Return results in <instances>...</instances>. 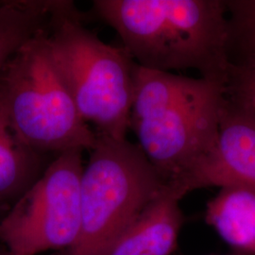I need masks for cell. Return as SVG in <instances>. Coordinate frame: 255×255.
<instances>
[{
    "instance_id": "3957f363",
    "label": "cell",
    "mask_w": 255,
    "mask_h": 255,
    "mask_svg": "<svg viewBox=\"0 0 255 255\" xmlns=\"http://www.w3.org/2000/svg\"><path fill=\"white\" fill-rule=\"evenodd\" d=\"M72 1H64L46 29L56 68L85 123L98 134L126 139L136 63L127 50L110 46L83 26Z\"/></svg>"
},
{
    "instance_id": "9c48e42d",
    "label": "cell",
    "mask_w": 255,
    "mask_h": 255,
    "mask_svg": "<svg viewBox=\"0 0 255 255\" xmlns=\"http://www.w3.org/2000/svg\"><path fill=\"white\" fill-rule=\"evenodd\" d=\"M205 221L236 254L255 255V192L224 185L206 205Z\"/></svg>"
},
{
    "instance_id": "ba28073f",
    "label": "cell",
    "mask_w": 255,
    "mask_h": 255,
    "mask_svg": "<svg viewBox=\"0 0 255 255\" xmlns=\"http://www.w3.org/2000/svg\"><path fill=\"white\" fill-rule=\"evenodd\" d=\"M182 200L165 187L102 255H173L184 222Z\"/></svg>"
},
{
    "instance_id": "277c9868",
    "label": "cell",
    "mask_w": 255,
    "mask_h": 255,
    "mask_svg": "<svg viewBox=\"0 0 255 255\" xmlns=\"http://www.w3.org/2000/svg\"><path fill=\"white\" fill-rule=\"evenodd\" d=\"M47 27L21 46L0 72L4 108L15 133L39 153L91 150L97 133L82 120L50 57Z\"/></svg>"
},
{
    "instance_id": "5bb4252c",
    "label": "cell",
    "mask_w": 255,
    "mask_h": 255,
    "mask_svg": "<svg viewBox=\"0 0 255 255\" xmlns=\"http://www.w3.org/2000/svg\"><path fill=\"white\" fill-rule=\"evenodd\" d=\"M0 255H10L9 253L5 250V251H0Z\"/></svg>"
},
{
    "instance_id": "8fae6325",
    "label": "cell",
    "mask_w": 255,
    "mask_h": 255,
    "mask_svg": "<svg viewBox=\"0 0 255 255\" xmlns=\"http://www.w3.org/2000/svg\"><path fill=\"white\" fill-rule=\"evenodd\" d=\"M64 0L0 1V72L29 39L49 26Z\"/></svg>"
},
{
    "instance_id": "4fadbf2b",
    "label": "cell",
    "mask_w": 255,
    "mask_h": 255,
    "mask_svg": "<svg viewBox=\"0 0 255 255\" xmlns=\"http://www.w3.org/2000/svg\"><path fill=\"white\" fill-rule=\"evenodd\" d=\"M225 91L255 110V66L232 64Z\"/></svg>"
},
{
    "instance_id": "7c38bea8",
    "label": "cell",
    "mask_w": 255,
    "mask_h": 255,
    "mask_svg": "<svg viewBox=\"0 0 255 255\" xmlns=\"http://www.w3.org/2000/svg\"><path fill=\"white\" fill-rule=\"evenodd\" d=\"M232 64H255V0H225Z\"/></svg>"
},
{
    "instance_id": "5b68a950",
    "label": "cell",
    "mask_w": 255,
    "mask_h": 255,
    "mask_svg": "<svg viewBox=\"0 0 255 255\" xmlns=\"http://www.w3.org/2000/svg\"><path fill=\"white\" fill-rule=\"evenodd\" d=\"M138 144L97 133L81 178V225L60 255H102L165 189Z\"/></svg>"
},
{
    "instance_id": "30bf717a",
    "label": "cell",
    "mask_w": 255,
    "mask_h": 255,
    "mask_svg": "<svg viewBox=\"0 0 255 255\" xmlns=\"http://www.w3.org/2000/svg\"><path fill=\"white\" fill-rule=\"evenodd\" d=\"M49 155L31 149L10 126L0 97V209L11 207L49 164Z\"/></svg>"
},
{
    "instance_id": "8992f818",
    "label": "cell",
    "mask_w": 255,
    "mask_h": 255,
    "mask_svg": "<svg viewBox=\"0 0 255 255\" xmlns=\"http://www.w3.org/2000/svg\"><path fill=\"white\" fill-rule=\"evenodd\" d=\"M82 151L56 155L0 220V243L9 255L63 253L73 246L81 225Z\"/></svg>"
},
{
    "instance_id": "2e32d148",
    "label": "cell",
    "mask_w": 255,
    "mask_h": 255,
    "mask_svg": "<svg viewBox=\"0 0 255 255\" xmlns=\"http://www.w3.org/2000/svg\"><path fill=\"white\" fill-rule=\"evenodd\" d=\"M252 66H255V64H253V65H252Z\"/></svg>"
},
{
    "instance_id": "9a60e30c",
    "label": "cell",
    "mask_w": 255,
    "mask_h": 255,
    "mask_svg": "<svg viewBox=\"0 0 255 255\" xmlns=\"http://www.w3.org/2000/svg\"><path fill=\"white\" fill-rule=\"evenodd\" d=\"M239 255V254H236V253H235V254H233V255Z\"/></svg>"
},
{
    "instance_id": "52a82bcc",
    "label": "cell",
    "mask_w": 255,
    "mask_h": 255,
    "mask_svg": "<svg viewBox=\"0 0 255 255\" xmlns=\"http://www.w3.org/2000/svg\"><path fill=\"white\" fill-rule=\"evenodd\" d=\"M224 185L255 192V110L226 91L217 153L199 175L196 190Z\"/></svg>"
},
{
    "instance_id": "7a4b0ae2",
    "label": "cell",
    "mask_w": 255,
    "mask_h": 255,
    "mask_svg": "<svg viewBox=\"0 0 255 255\" xmlns=\"http://www.w3.org/2000/svg\"><path fill=\"white\" fill-rule=\"evenodd\" d=\"M139 66L170 72L194 69L226 84L232 66L225 0H95Z\"/></svg>"
},
{
    "instance_id": "6da1fadb",
    "label": "cell",
    "mask_w": 255,
    "mask_h": 255,
    "mask_svg": "<svg viewBox=\"0 0 255 255\" xmlns=\"http://www.w3.org/2000/svg\"><path fill=\"white\" fill-rule=\"evenodd\" d=\"M225 85L136 64L128 128L149 163L182 198L196 190L219 145Z\"/></svg>"
}]
</instances>
